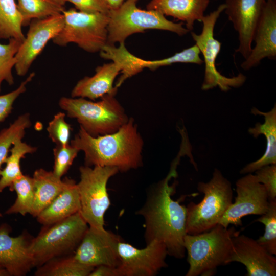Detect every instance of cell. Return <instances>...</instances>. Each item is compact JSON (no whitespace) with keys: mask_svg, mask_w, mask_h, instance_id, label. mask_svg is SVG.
<instances>
[{"mask_svg":"<svg viewBox=\"0 0 276 276\" xmlns=\"http://www.w3.org/2000/svg\"><path fill=\"white\" fill-rule=\"evenodd\" d=\"M251 111L255 115L263 116L265 121L263 124L257 123L254 127L248 129V132L255 138L263 134L267 145L265 152L260 158L247 164L240 170V173L242 174L251 173L267 165H276V106L266 112L255 107Z\"/></svg>","mask_w":276,"mask_h":276,"instance_id":"cell-22","label":"cell"},{"mask_svg":"<svg viewBox=\"0 0 276 276\" xmlns=\"http://www.w3.org/2000/svg\"><path fill=\"white\" fill-rule=\"evenodd\" d=\"M209 3L210 0H151L146 9L180 20L191 31L196 21L201 22Z\"/></svg>","mask_w":276,"mask_h":276,"instance_id":"cell-21","label":"cell"},{"mask_svg":"<svg viewBox=\"0 0 276 276\" xmlns=\"http://www.w3.org/2000/svg\"><path fill=\"white\" fill-rule=\"evenodd\" d=\"M84 154L85 165L108 166L127 172L143 164V139L132 118L117 131L94 137L80 127L70 143Z\"/></svg>","mask_w":276,"mask_h":276,"instance_id":"cell-2","label":"cell"},{"mask_svg":"<svg viewBox=\"0 0 276 276\" xmlns=\"http://www.w3.org/2000/svg\"><path fill=\"white\" fill-rule=\"evenodd\" d=\"M236 187L235 202L228 207L218 223L225 228L230 224L241 226L243 217L263 215L268 208L267 192L255 175L248 173L240 178L236 181Z\"/></svg>","mask_w":276,"mask_h":276,"instance_id":"cell-11","label":"cell"},{"mask_svg":"<svg viewBox=\"0 0 276 276\" xmlns=\"http://www.w3.org/2000/svg\"><path fill=\"white\" fill-rule=\"evenodd\" d=\"M198 190L204 194L198 203L190 202L187 209L186 233L196 235L208 231L218 224L232 203L231 182L221 172L215 169L207 182H199Z\"/></svg>","mask_w":276,"mask_h":276,"instance_id":"cell-5","label":"cell"},{"mask_svg":"<svg viewBox=\"0 0 276 276\" xmlns=\"http://www.w3.org/2000/svg\"><path fill=\"white\" fill-rule=\"evenodd\" d=\"M225 8V4H222L215 10L203 16L200 34L191 32L192 37L204 58V75L201 86L203 90L218 86L221 90L226 92L232 87L241 86L246 81V76L241 73L236 76L227 77L222 75L216 68V60L220 51L221 43L214 38V30L218 18Z\"/></svg>","mask_w":276,"mask_h":276,"instance_id":"cell-10","label":"cell"},{"mask_svg":"<svg viewBox=\"0 0 276 276\" xmlns=\"http://www.w3.org/2000/svg\"><path fill=\"white\" fill-rule=\"evenodd\" d=\"M200 52L196 44L183 50L169 57L154 60H146L135 56L130 53L127 57L124 75L129 78L148 68L154 70L162 66L176 63L202 64L203 61L200 57Z\"/></svg>","mask_w":276,"mask_h":276,"instance_id":"cell-24","label":"cell"},{"mask_svg":"<svg viewBox=\"0 0 276 276\" xmlns=\"http://www.w3.org/2000/svg\"><path fill=\"white\" fill-rule=\"evenodd\" d=\"M95 267L84 265L74 255L54 258L37 267L35 276H89Z\"/></svg>","mask_w":276,"mask_h":276,"instance_id":"cell-25","label":"cell"},{"mask_svg":"<svg viewBox=\"0 0 276 276\" xmlns=\"http://www.w3.org/2000/svg\"><path fill=\"white\" fill-rule=\"evenodd\" d=\"M176 175V169L171 168L166 177L151 190L136 214L144 219L146 244L154 241L162 242L168 255L182 259L186 252L183 239L187 234V209L171 196L173 188L169 181Z\"/></svg>","mask_w":276,"mask_h":276,"instance_id":"cell-1","label":"cell"},{"mask_svg":"<svg viewBox=\"0 0 276 276\" xmlns=\"http://www.w3.org/2000/svg\"><path fill=\"white\" fill-rule=\"evenodd\" d=\"M63 26L53 43L65 47L71 43L89 53L99 52L107 44L108 14L88 13L71 8L62 11Z\"/></svg>","mask_w":276,"mask_h":276,"instance_id":"cell-8","label":"cell"},{"mask_svg":"<svg viewBox=\"0 0 276 276\" xmlns=\"http://www.w3.org/2000/svg\"><path fill=\"white\" fill-rule=\"evenodd\" d=\"M126 0H107L111 9L119 7Z\"/></svg>","mask_w":276,"mask_h":276,"instance_id":"cell-39","label":"cell"},{"mask_svg":"<svg viewBox=\"0 0 276 276\" xmlns=\"http://www.w3.org/2000/svg\"><path fill=\"white\" fill-rule=\"evenodd\" d=\"M88 228L80 212L44 226L30 244L34 267H39L54 258L74 254Z\"/></svg>","mask_w":276,"mask_h":276,"instance_id":"cell-7","label":"cell"},{"mask_svg":"<svg viewBox=\"0 0 276 276\" xmlns=\"http://www.w3.org/2000/svg\"><path fill=\"white\" fill-rule=\"evenodd\" d=\"M77 10L88 13L108 14L111 10L107 0H66Z\"/></svg>","mask_w":276,"mask_h":276,"instance_id":"cell-37","label":"cell"},{"mask_svg":"<svg viewBox=\"0 0 276 276\" xmlns=\"http://www.w3.org/2000/svg\"><path fill=\"white\" fill-rule=\"evenodd\" d=\"M121 71L120 65L113 61L97 67L94 75L85 76L77 82L71 91V97L95 100L117 92L118 88L113 86V83Z\"/></svg>","mask_w":276,"mask_h":276,"instance_id":"cell-19","label":"cell"},{"mask_svg":"<svg viewBox=\"0 0 276 276\" xmlns=\"http://www.w3.org/2000/svg\"><path fill=\"white\" fill-rule=\"evenodd\" d=\"M11 231L9 225H0V266L10 276H25L35 267L29 249L33 237L27 232L12 237Z\"/></svg>","mask_w":276,"mask_h":276,"instance_id":"cell-17","label":"cell"},{"mask_svg":"<svg viewBox=\"0 0 276 276\" xmlns=\"http://www.w3.org/2000/svg\"><path fill=\"white\" fill-rule=\"evenodd\" d=\"M32 177L34 199L31 215L37 217L64 189L65 181L57 177L53 171L42 168L36 170Z\"/></svg>","mask_w":276,"mask_h":276,"instance_id":"cell-23","label":"cell"},{"mask_svg":"<svg viewBox=\"0 0 276 276\" xmlns=\"http://www.w3.org/2000/svg\"><path fill=\"white\" fill-rule=\"evenodd\" d=\"M266 0H226L224 11L238 33L236 50L246 59L250 53L254 33Z\"/></svg>","mask_w":276,"mask_h":276,"instance_id":"cell-15","label":"cell"},{"mask_svg":"<svg viewBox=\"0 0 276 276\" xmlns=\"http://www.w3.org/2000/svg\"><path fill=\"white\" fill-rule=\"evenodd\" d=\"M65 116V113H57L50 121L47 128L49 137L56 145L65 146L70 144L72 128L66 122Z\"/></svg>","mask_w":276,"mask_h":276,"instance_id":"cell-33","label":"cell"},{"mask_svg":"<svg viewBox=\"0 0 276 276\" xmlns=\"http://www.w3.org/2000/svg\"><path fill=\"white\" fill-rule=\"evenodd\" d=\"M256 221L263 223L265 232L257 242L272 255H276V199L269 200L267 212Z\"/></svg>","mask_w":276,"mask_h":276,"instance_id":"cell-32","label":"cell"},{"mask_svg":"<svg viewBox=\"0 0 276 276\" xmlns=\"http://www.w3.org/2000/svg\"><path fill=\"white\" fill-rule=\"evenodd\" d=\"M51 1L59 6H63V7H64L65 3L66 2V0H51Z\"/></svg>","mask_w":276,"mask_h":276,"instance_id":"cell-40","label":"cell"},{"mask_svg":"<svg viewBox=\"0 0 276 276\" xmlns=\"http://www.w3.org/2000/svg\"><path fill=\"white\" fill-rule=\"evenodd\" d=\"M64 24L62 13L32 20L26 36L16 55L15 69L17 75L25 76L33 62L49 42L60 32Z\"/></svg>","mask_w":276,"mask_h":276,"instance_id":"cell-13","label":"cell"},{"mask_svg":"<svg viewBox=\"0 0 276 276\" xmlns=\"http://www.w3.org/2000/svg\"><path fill=\"white\" fill-rule=\"evenodd\" d=\"M64 179L65 181L64 189L36 217L38 222L43 226L54 224L80 211L77 183L67 177Z\"/></svg>","mask_w":276,"mask_h":276,"instance_id":"cell-20","label":"cell"},{"mask_svg":"<svg viewBox=\"0 0 276 276\" xmlns=\"http://www.w3.org/2000/svg\"><path fill=\"white\" fill-rule=\"evenodd\" d=\"M15 191L17 197L14 203L5 212L6 214L31 215L34 199V181L32 177L23 174L9 188Z\"/></svg>","mask_w":276,"mask_h":276,"instance_id":"cell-28","label":"cell"},{"mask_svg":"<svg viewBox=\"0 0 276 276\" xmlns=\"http://www.w3.org/2000/svg\"><path fill=\"white\" fill-rule=\"evenodd\" d=\"M118 253L120 259V264L117 267L119 276H154L167 266L166 247L157 241L141 249L121 241Z\"/></svg>","mask_w":276,"mask_h":276,"instance_id":"cell-12","label":"cell"},{"mask_svg":"<svg viewBox=\"0 0 276 276\" xmlns=\"http://www.w3.org/2000/svg\"><path fill=\"white\" fill-rule=\"evenodd\" d=\"M22 41L10 38L6 44L0 43V91L3 81H6L10 85L14 83L12 69L15 67L16 55Z\"/></svg>","mask_w":276,"mask_h":276,"instance_id":"cell-31","label":"cell"},{"mask_svg":"<svg viewBox=\"0 0 276 276\" xmlns=\"http://www.w3.org/2000/svg\"><path fill=\"white\" fill-rule=\"evenodd\" d=\"M255 46L241 64L244 70L257 66L265 58L276 59V0H266L257 25Z\"/></svg>","mask_w":276,"mask_h":276,"instance_id":"cell-18","label":"cell"},{"mask_svg":"<svg viewBox=\"0 0 276 276\" xmlns=\"http://www.w3.org/2000/svg\"><path fill=\"white\" fill-rule=\"evenodd\" d=\"M35 76L34 72L30 73L15 90L0 95V123L3 122L11 113L14 102L20 95L26 91L27 85Z\"/></svg>","mask_w":276,"mask_h":276,"instance_id":"cell-35","label":"cell"},{"mask_svg":"<svg viewBox=\"0 0 276 276\" xmlns=\"http://www.w3.org/2000/svg\"><path fill=\"white\" fill-rule=\"evenodd\" d=\"M22 20L15 0H0V39L23 41Z\"/></svg>","mask_w":276,"mask_h":276,"instance_id":"cell-27","label":"cell"},{"mask_svg":"<svg viewBox=\"0 0 276 276\" xmlns=\"http://www.w3.org/2000/svg\"><path fill=\"white\" fill-rule=\"evenodd\" d=\"M16 140L10 150V154L5 160V167L0 171V193L6 188H10L13 182L20 178L23 173L20 169V160L27 154L33 153L37 147Z\"/></svg>","mask_w":276,"mask_h":276,"instance_id":"cell-26","label":"cell"},{"mask_svg":"<svg viewBox=\"0 0 276 276\" xmlns=\"http://www.w3.org/2000/svg\"><path fill=\"white\" fill-rule=\"evenodd\" d=\"M79 151L70 144L65 145H56L53 149L54 166L53 172L61 178L72 166Z\"/></svg>","mask_w":276,"mask_h":276,"instance_id":"cell-34","label":"cell"},{"mask_svg":"<svg viewBox=\"0 0 276 276\" xmlns=\"http://www.w3.org/2000/svg\"><path fill=\"white\" fill-rule=\"evenodd\" d=\"M17 6L22 20V26H29L30 22L62 13L64 7L51 0H17Z\"/></svg>","mask_w":276,"mask_h":276,"instance_id":"cell-29","label":"cell"},{"mask_svg":"<svg viewBox=\"0 0 276 276\" xmlns=\"http://www.w3.org/2000/svg\"><path fill=\"white\" fill-rule=\"evenodd\" d=\"M242 263L246 276L276 275V258L257 240L237 232L232 237V247L228 264Z\"/></svg>","mask_w":276,"mask_h":276,"instance_id":"cell-16","label":"cell"},{"mask_svg":"<svg viewBox=\"0 0 276 276\" xmlns=\"http://www.w3.org/2000/svg\"><path fill=\"white\" fill-rule=\"evenodd\" d=\"M121 241L118 235L105 228L88 226L73 255L77 261L89 266L117 267L120 264L118 245Z\"/></svg>","mask_w":276,"mask_h":276,"instance_id":"cell-14","label":"cell"},{"mask_svg":"<svg viewBox=\"0 0 276 276\" xmlns=\"http://www.w3.org/2000/svg\"><path fill=\"white\" fill-rule=\"evenodd\" d=\"M2 217H3V215L0 212V218H2Z\"/></svg>","mask_w":276,"mask_h":276,"instance_id":"cell-42","label":"cell"},{"mask_svg":"<svg viewBox=\"0 0 276 276\" xmlns=\"http://www.w3.org/2000/svg\"><path fill=\"white\" fill-rule=\"evenodd\" d=\"M137 1L126 0L118 8L110 10L107 44L125 43L129 36L148 29L168 31L179 36L189 32L183 26V23L170 21L157 11L140 9L137 6Z\"/></svg>","mask_w":276,"mask_h":276,"instance_id":"cell-6","label":"cell"},{"mask_svg":"<svg viewBox=\"0 0 276 276\" xmlns=\"http://www.w3.org/2000/svg\"><path fill=\"white\" fill-rule=\"evenodd\" d=\"M0 276H10V274L6 269L0 266Z\"/></svg>","mask_w":276,"mask_h":276,"instance_id":"cell-41","label":"cell"},{"mask_svg":"<svg viewBox=\"0 0 276 276\" xmlns=\"http://www.w3.org/2000/svg\"><path fill=\"white\" fill-rule=\"evenodd\" d=\"M89 276H119V274L116 267L100 265L94 268Z\"/></svg>","mask_w":276,"mask_h":276,"instance_id":"cell-38","label":"cell"},{"mask_svg":"<svg viewBox=\"0 0 276 276\" xmlns=\"http://www.w3.org/2000/svg\"><path fill=\"white\" fill-rule=\"evenodd\" d=\"M118 172L113 167H80V180L77 183L80 212L89 226L104 228V214L110 205L107 185L109 179Z\"/></svg>","mask_w":276,"mask_h":276,"instance_id":"cell-9","label":"cell"},{"mask_svg":"<svg viewBox=\"0 0 276 276\" xmlns=\"http://www.w3.org/2000/svg\"><path fill=\"white\" fill-rule=\"evenodd\" d=\"M117 92L107 94L98 101L83 98L61 97L59 106L66 116L75 119L88 134L96 137L113 133L129 118L115 97Z\"/></svg>","mask_w":276,"mask_h":276,"instance_id":"cell-3","label":"cell"},{"mask_svg":"<svg viewBox=\"0 0 276 276\" xmlns=\"http://www.w3.org/2000/svg\"><path fill=\"white\" fill-rule=\"evenodd\" d=\"M31 125L30 114L25 113L18 116L8 127L0 131V171L13 142L16 140L22 139L26 129Z\"/></svg>","mask_w":276,"mask_h":276,"instance_id":"cell-30","label":"cell"},{"mask_svg":"<svg viewBox=\"0 0 276 276\" xmlns=\"http://www.w3.org/2000/svg\"><path fill=\"white\" fill-rule=\"evenodd\" d=\"M255 175L258 181L264 186L269 200L276 199V165L264 166L256 170Z\"/></svg>","mask_w":276,"mask_h":276,"instance_id":"cell-36","label":"cell"},{"mask_svg":"<svg viewBox=\"0 0 276 276\" xmlns=\"http://www.w3.org/2000/svg\"><path fill=\"white\" fill-rule=\"evenodd\" d=\"M234 227L225 228L220 224L210 230L196 234H187L183 244L189 264L186 276L213 275L217 267L228 264Z\"/></svg>","mask_w":276,"mask_h":276,"instance_id":"cell-4","label":"cell"}]
</instances>
